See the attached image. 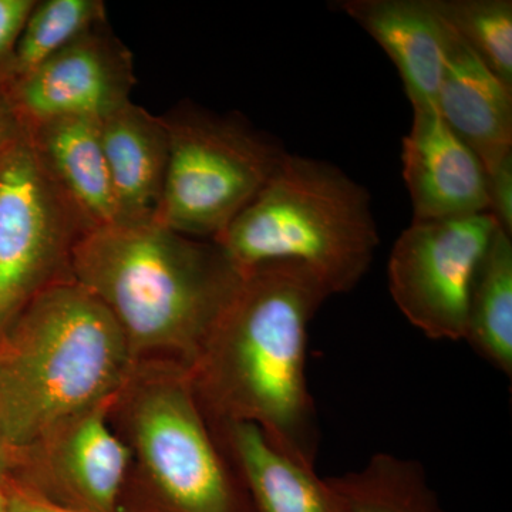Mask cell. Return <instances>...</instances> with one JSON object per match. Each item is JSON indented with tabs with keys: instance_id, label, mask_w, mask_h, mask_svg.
Returning <instances> with one entry per match:
<instances>
[{
	"instance_id": "cell-3",
	"label": "cell",
	"mask_w": 512,
	"mask_h": 512,
	"mask_svg": "<svg viewBox=\"0 0 512 512\" xmlns=\"http://www.w3.org/2000/svg\"><path fill=\"white\" fill-rule=\"evenodd\" d=\"M119 323L74 279L33 296L0 335V433L23 451L110 402L133 372Z\"/></svg>"
},
{
	"instance_id": "cell-22",
	"label": "cell",
	"mask_w": 512,
	"mask_h": 512,
	"mask_svg": "<svg viewBox=\"0 0 512 512\" xmlns=\"http://www.w3.org/2000/svg\"><path fill=\"white\" fill-rule=\"evenodd\" d=\"M35 5L33 0H0V67L8 69L20 33Z\"/></svg>"
},
{
	"instance_id": "cell-8",
	"label": "cell",
	"mask_w": 512,
	"mask_h": 512,
	"mask_svg": "<svg viewBox=\"0 0 512 512\" xmlns=\"http://www.w3.org/2000/svg\"><path fill=\"white\" fill-rule=\"evenodd\" d=\"M493 215L413 221L389 259V288L404 318L433 340H464L468 295L495 231Z\"/></svg>"
},
{
	"instance_id": "cell-6",
	"label": "cell",
	"mask_w": 512,
	"mask_h": 512,
	"mask_svg": "<svg viewBox=\"0 0 512 512\" xmlns=\"http://www.w3.org/2000/svg\"><path fill=\"white\" fill-rule=\"evenodd\" d=\"M163 119L170 153L154 220L214 241L254 201L286 151L234 116L184 107Z\"/></svg>"
},
{
	"instance_id": "cell-26",
	"label": "cell",
	"mask_w": 512,
	"mask_h": 512,
	"mask_svg": "<svg viewBox=\"0 0 512 512\" xmlns=\"http://www.w3.org/2000/svg\"><path fill=\"white\" fill-rule=\"evenodd\" d=\"M0 512H8V491H6V484H0Z\"/></svg>"
},
{
	"instance_id": "cell-7",
	"label": "cell",
	"mask_w": 512,
	"mask_h": 512,
	"mask_svg": "<svg viewBox=\"0 0 512 512\" xmlns=\"http://www.w3.org/2000/svg\"><path fill=\"white\" fill-rule=\"evenodd\" d=\"M92 229L19 127L0 151V335L33 296L73 278L74 249Z\"/></svg>"
},
{
	"instance_id": "cell-20",
	"label": "cell",
	"mask_w": 512,
	"mask_h": 512,
	"mask_svg": "<svg viewBox=\"0 0 512 512\" xmlns=\"http://www.w3.org/2000/svg\"><path fill=\"white\" fill-rule=\"evenodd\" d=\"M441 19L512 90L511 0H433Z\"/></svg>"
},
{
	"instance_id": "cell-21",
	"label": "cell",
	"mask_w": 512,
	"mask_h": 512,
	"mask_svg": "<svg viewBox=\"0 0 512 512\" xmlns=\"http://www.w3.org/2000/svg\"><path fill=\"white\" fill-rule=\"evenodd\" d=\"M488 177V214L493 215L505 234L512 237V154L504 158Z\"/></svg>"
},
{
	"instance_id": "cell-17",
	"label": "cell",
	"mask_w": 512,
	"mask_h": 512,
	"mask_svg": "<svg viewBox=\"0 0 512 512\" xmlns=\"http://www.w3.org/2000/svg\"><path fill=\"white\" fill-rule=\"evenodd\" d=\"M464 340L505 376L512 375V241L495 231L468 295Z\"/></svg>"
},
{
	"instance_id": "cell-2",
	"label": "cell",
	"mask_w": 512,
	"mask_h": 512,
	"mask_svg": "<svg viewBox=\"0 0 512 512\" xmlns=\"http://www.w3.org/2000/svg\"><path fill=\"white\" fill-rule=\"evenodd\" d=\"M72 275L119 323L134 363L161 355L184 369L242 279L215 242L156 220L93 228L74 249Z\"/></svg>"
},
{
	"instance_id": "cell-24",
	"label": "cell",
	"mask_w": 512,
	"mask_h": 512,
	"mask_svg": "<svg viewBox=\"0 0 512 512\" xmlns=\"http://www.w3.org/2000/svg\"><path fill=\"white\" fill-rule=\"evenodd\" d=\"M22 466V451L13 447L0 433V484L13 480Z\"/></svg>"
},
{
	"instance_id": "cell-5",
	"label": "cell",
	"mask_w": 512,
	"mask_h": 512,
	"mask_svg": "<svg viewBox=\"0 0 512 512\" xmlns=\"http://www.w3.org/2000/svg\"><path fill=\"white\" fill-rule=\"evenodd\" d=\"M131 379L128 427L143 487L120 512H255L247 488L202 413L187 369Z\"/></svg>"
},
{
	"instance_id": "cell-25",
	"label": "cell",
	"mask_w": 512,
	"mask_h": 512,
	"mask_svg": "<svg viewBox=\"0 0 512 512\" xmlns=\"http://www.w3.org/2000/svg\"><path fill=\"white\" fill-rule=\"evenodd\" d=\"M18 130V121L13 117L8 104L0 103V151L12 140Z\"/></svg>"
},
{
	"instance_id": "cell-14",
	"label": "cell",
	"mask_w": 512,
	"mask_h": 512,
	"mask_svg": "<svg viewBox=\"0 0 512 512\" xmlns=\"http://www.w3.org/2000/svg\"><path fill=\"white\" fill-rule=\"evenodd\" d=\"M335 6L387 53L413 107L436 106L448 28L433 0H342Z\"/></svg>"
},
{
	"instance_id": "cell-10",
	"label": "cell",
	"mask_w": 512,
	"mask_h": 512,
	"mask_svg": "<svg viewBox=\"0 0 512 512\" xmlns=\"http://www.w3.org/2000/svg\"><path fill=\"white\" fill-rule=\"evenodd\" d=\"M133 84L130 52L101 25L10 84L8 107L22 128L64 117L99 120L131 100Z\"/></svg>"
},
{
	"instance_id": "cell-18",
	"label": "cell",
	"mask_w": 512,
	"mask_h": 512,
	"mask_svg": "<svg viewBox=\"0 0 512 512\" xmlns=\"http://www.w3.org/2000/svg\"><path fill=\"white\" fill-rule=\"evenodd\" d=\"M328 481L348 512H444L423 466L410 458L377 453Z\"/></svg>"
},
{
	"instance_id": "cell-15",
	"label": "cell",
	"mask_w": 512,
	"mask_h": 512,
	"mask_svg": "<svg viewBox=\"0 0 512 512\" xmlns=\"http://www.w3.org/2000/svg\"><path fill=\"white\" fill-rule=\"evenodd\" d=\"M99 128L116 198L117 222L154 220L170 153L163 117L128 100L101 117Z\"/></svg>"
},
{
	"instance_id": "cell-1",
	"label": "cell",
	"mask_w": 512,
	"mask_h": 512,
	"mask_svg": "<svg viewBox=\"0 0 512 512\" xmlns=\"http://www.w3.org/2000/svg\"><path fill=\"white\" fill-rule=\"evenodd\" d=\"M330 292L296 261L242 272L187 373L208 423L256 424L276 447L315 466L318 414L306 379L309 323Z\"/></svg>"
},
{
	"instance_id": "cell-4",
	"label": "cell",
	"mask_w": 512,
	"mask_h": 512,
	"mask_svg": "<svg viewBox=\"0 0 512 512\" xmlns=\"http://www.w3.org/2000/svg\"><path fill=\"white\" fill-rule=\"evenodd\" d=\"M379 241L366 187L328 161L286 153L254 201L212 242L241 272L301 262L336 295L362 281Z\"/></svg>"
},
{
	"instance_id": "cell-13",
	"label": "cell",
	"mask_w": 512,
	"mask_h": 512,
	"mask_svg": "<svg viewBox=\"0 0 512 512\" xmlns=\"http://www.w3.org/2000/svg\"><path fill=\"white\" fill-rule=\"evenodd\" d=\"M210 427L255 512H348L328 478L276 447L256 424L225 421Z\"/></svg>"
},
{
	"instance_id": "cell-12",
	"label": "cell",
	"mask_w": 512,
	"mask_h": 512,
	"mask_svg": "<svg viewBox=\"0 0 512 512\" xmlns=\"http://www.w3.org/2000/svg\"><path fill=\"white\" fill-rule=\"evenodd\" d=\"M447 28L436 109L488 174L512 154V90Z\"/></svg>"
},
{
	"instance_id": "cell-23",
	"label": "cell",
	"mask_w": 512,
	"mask_h": 512,
	"mask_svg": "<svg viewBox=\"0 0 512 512\" xmlns=\"http://www.w3.org/2000/svg\"><path fill=\"white\" fill-rule=\"evenodd\" d=\"M8 512H82L64 507L16 480L6 483Z\"/></svg>"
},
{
	"instance_id": "cell-19",
	"label": "cell",
	"mask_w": 512,
	"mask_h": 512,
	"mask_svg": "<svg viewBox=\"0 0 512 512\" xmlns=\"http://www.w3.org/2000/svg\"><path fill=\"white\" fill-rule=\"evenodd\" d=\"M101 25H106V6L100 0L36 2L6 69L10 84L19 82L74 40Z\"/></svg>"
},
{
	"instance_id": "cell-11",
	"label": "cell",
	"mask_w": 512,
	"mask_h": 512,
	"mask_svg": "<svg viewBox=\"0 0 512 512\" xmlns=\"http://www.w3.org/2000/svg\"><path fill=\"white\" fill-rule=\"evenodd\" d=\"M403 178L413 221L484 214L490 208L484 165L441 119L436 106L413 107L403 140Z\"/></svg>"
},
{
	"instance_id": "cell-16",
	"label": "cell",
	"mask_w": 512,
	"mask_h": 512,
	"mask_svg": "<svg viewBox=\"0 0 512 512\" xmlns=\"http://www.w3.org/2000/svg\"><path fill=\"white\" fill-rule=\"evenodd\" d=\"M23 130L47 173L93 228L117 222L116 198L101 146L99 120L64 117Z\"/></svg>"
},
{
	"instance_id": "cell-9",
	"label": "cell",
	"mask_w": 512,
	"mask_h": 512,
	"mask_svg": "<svg viewBox=\"0 0 512 512\" xmlns=\"http://www.w3.org/2000/svg\"><path fill=\"white\" fill-rule=\"evenodd\" d=\"M114 399L73 417L23 450L13 480L73 510L120 512L133 451L107 420Z\"/></svg>"
}]
</instances>
